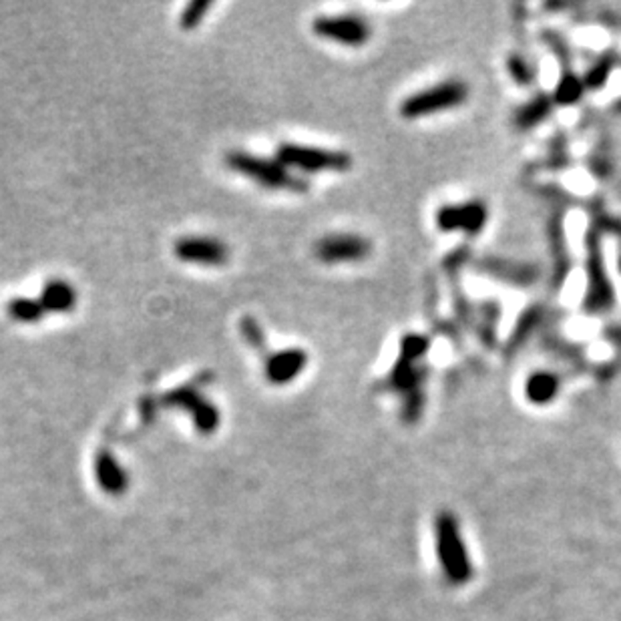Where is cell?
I'll list each match as a JSON object with an SVG mask.
<instances>
[{
	"label": "cell",
	"instance_id": "obj_1",
	"mask_svg": "<svg viewBox=\"0 0 621 621\" xmlns=\"http://www.w3.org/2000/svg\"><path fill=\"white\" fill-rule=\"evenodd\" d=\"M224 161L234 174L248 177L250 182L258 183L264 190L288 193H306L310 190V183L304 177L292 174V169L285 167L276 157H261L256 153L234 149L225 153Z\"/></svg>",
	"mask_w": 621,
	"mask_h": 621
},
{
	"label": "cell",
	"instance_id": "obj_2",
	"mask_svg": "<svg viewBox=\"0 0 621 621\" xmlns=\"http://www.w3.org/2000/svg\"><path fill=\"white\" fill-rule=\"evenodd\" d=\"M435 543L447 583L453 587L467 585L472 579V561L463 541L459 521L451 511H440L435 517Z\"/></svg>",
	"mask_w": 621,
	"mask_h": 621
},
{
	"label": "cell",
	"instance_id": "obj_3",
	"mask_svg": "<svg viewBox=\"0 0 621 621\" xmlns=\"http://www.w3.org/2000/svg\"><path fill=\"white\" fill-rule=\"evenodd\" d=\"M471 89L461 79H447L404 97L398 105V115L406 121H419L443 111L463 107L469 101Z\"/></svg>",
	"mask_w": 621,
	"mask_h": 621
},
{
	"label": "cell",
	"instance_id": "obj_4",
	"mask_svg": "<svg viewBox=\"0 0 621 621\" xmlns=\"http://www.w3.org/2000/svg\"><path fill=\"white\" fill-rule=\"evenodd\" d=\"M585 282L583 306L587 312L608 314L616 306V288L609 277L598 227H591L585 235Z\"/></svg>",
	"mask_w": 621,
	"mask_h": 621
},
{
	"label": "cell",
	"instance_id": "obj_5",
	"mask_svg": "<svg viewBox=\"0 0 621 621\" xmlns=\"http://www.w3.org/2000/svg\"><path fill=\"white\" fill-rule=\"evenodd\" d=\"M276 159L284 163L288 169L302 171V174H345L353 169V155L340 149H324L302 143H280L276 151Z\"/></svg>",
	"mask_w": 621,
	"mask_h": 621
},
{
	"label": "cell",
	"instance_id": "obj_6",
	"mask_svg": "<svg viewBox=\"0 0 621 621\" xmlns=\"http://www.w3.org/2000/svg\"><path fill=\"white\" fill-rule=\"evenodd\" d=\"M312 32L316 37L330 43L350 48H361L370 43L372 27L361 14H324L312 21Z\"/></svg>",
	"mask_w": 621,
	"mask_h": 621
},
{
	"label": "cell",
	"instance_id": "obj_7",
	"mask_svg": "<svg viewBox=\"0 0 621 621\" xmlns=\"http://www.w3.org/2000/svg\"><path fill=\"white\" fill-rule=\"evenodd\" d=\"M489 206L483 200H469L461 203H445L435 214V224L443 234L479 235L487 227Z\"/></svg>",
	"mask_w": 621,
	"mask_h": 621
},
{
	"label": "cell",
	"instance_id": "obj_8",
	"mask_svg": "<svg viewBox=\"0 0 621 621\" xmlns=\"http://www.w3.org/2000/svg\"><path fill=\"white\" fill-rule=\"evenodd\" d=\"M372 253V242L361 234H328L314 243V258L326 266L361 264Z\"/></svg>",
	"mask_w": 621,
	"mask_h": 621
},
{
	"label": "cell",
	"instance_id": "obj_9",
	"mask_svg": "<svg viewBox=\"0 0 621 621\" xmlns=\"http://www.w3.org/2000/svg\"><path fill=\"white\" fill-rule=\"evenodd\" d=\"M161 403L166 406H175L183 408L191 414L195 429L203 435H209L219 427V411L217 406L211 403L209 398L201 395V390L198 388V384H183V387H177L174 390H169L163 395Z\"/></svg>",
	"mask_w": 621,
	"mask_h": 621
},
{
	"label": "cell",
	"instance_id": "obj_10",
	"mask_svg": "<svg viewBox=\"0 0 621 621\" xmlns=\"http://www.w3.org/2000/svg\"><path fill=\"white\" fill-rule=\"evenodd\" d=\"M174 253L183 264L222 268L230 259V246L211 235H183L174 243Z\"/></svg>",
	"mask_w": 621,
	"mask_h": 621
},
{
	"label": "cell",
	"instance_id": "obj_11",
	"mask_svg": "<svg viewBox=\"0 0 621 621\" xmlns=\"http://www.w3.org/2000/svg\"><path fill=\"white\" fill-rule=\"evenodd\" d=\"M310 354L308 350L292 346L266 353L264 356V376L274 387H285L298 379L308 369Z\"/></svg>",
	"mask_w": 621,
	"mask_h": 621
},
{
	"label": "cell",
	"instance_id": "obj_12",
	"mask_svg": "<svg viewBox=\"0 0 621 621\" xmlns=\"http://www.w3.org/2000/svg\"><path fill=\"white\" fill-rule=\"evenodd\" d=\"M563 388V380L557 372L537 369L523 382V396L533 406H549L557 400Z\"/></svg>",
	"mask_w": 621,
	"mask_h": 621
},
{
	"label": "cell",
	"instance_id": "obj_13",
	"mask_svg": "<svg viewBox=\"0 0 621 621\" xmlns=\"http://www.w3.org/2000/svg\"><path fill=\"white\" fill-rule=\"evenodd\" d=\"M38 300L47 314H71L79 304V293L75 285L64 277H51L40 290Z\"/></svg>",
	"mask_w": 621,
	"mask_h": 621
},
{
	"label": "cell",
	"instance_id": "obj_14",
	"mask_svg": "<svg viewBox=\"0 0 621 621\" xmlns=\"http://www.w3.org/2000/svg\"><path fill=\"white\" fill-rule=\"evenodd\" d=\"M422 380H424V369L421 362H411L406 361V358H400L392 366L387 380V388L392 392H398V395H411V392H416L422 388Z\"/></svg>",
	"mask_w": 621,
	"mask_h": 621
},
{
	"label": "cell",
	"instance_id": "obj_15",
	"mask_svg": "<svg viewBox=\"0 0 621 621\" xmlns=\"http://www.w3.org/2000/svg\"><path fill=\"white\" fill-rule=\"evenodd\" d=\"M549 240H551V251H553V284L555 288L563 285L571 272V258L567 250V238L566 230H563V222L557 219L549 227Z\"/></svg>",
	"mask_w": 621,
	"mask_h": 621
},
{
	"label": "cell",
	"instance_id": "obj_16",
	"mask_svg": "<svg viewBox=\"0 0 621 621\" xmlns=\"http://www.w3.org/2000/svg\"><path fill=\"white\" fill-rule=\"evenodd\" d=\"M483 268L491 276L513 284H533L539 277L537 268L529 264H513V261L505 259H487L483 261Z\"/></svg>",
	"mask_w": 621,
	"mask_h": 621
},
{
	"label": "cell",
	"instance_id": "obj_17",
	"mask_svg": "<svg viewBox=\"0 0 621 621\" xmlns=\"http://www.w3.org/2000/svg\"><path fill=\"white\" fill-rule=\"evenodd\" d=\"M587 91L583 77H579L574 71L561 72V77L555 85L551 99L555 105H561V107H571V105H577L582 101L583 93Z\"/></svg>",
	"mask_w": 621,
	"mask_h": 621
},
{
	"label": "cell",
	"instance_id": "obj_18",
	"mask_svg": "<svg viewBox=\"0 0 621 621\" xmlns=\"http://www.w3.org/2000/svg\"><path fill=\"white\" fill-rule=\"evenodd\" d=\"M553 105L555 103L551 99V95H537L535 99H531L517 111V115H515V125H517L521 131H529L537 127L539 123H543V121L549 117Z\"/></svg>",
	"mask_w": 621,
	"mask_h": 621
},
{
	"label": "cell",
	"instance_id": "obj_19",
	"mask_svg": "<svg viewBox=\"0 0 621 621\" xmlns=\"http://www.w3.org/2000/svg\"><path fill=\"white\" fill-rule=\"evenodd\" d=\"M6 316L11 320L19 324H38L43 320L47 310L40 304V300L37 298H27V296H16L6 302Z\"/></svg>",
	"mask_w": 621,
	"mask_h": 621
},
{
	"label": "cell",
	"instance_id": "obj_20",
	"mask_svg": "<svg viewBox=\"0 0 621 621\" xmlns=\"http://www.w3.org/2000/svg\"><path fill=\"white\" fill-rule=\"evenodd\" d=\"M505 67H506V72H509V77L521 87L533 85V81L537 79L535 67L529 63L527 56H523L521 53H511L509 56H506Z\"/></svg>",
	"mask_w": 621,
	"mask_h": 621
},
{
	"label": "cell",
	"instance_id": "obj_21",
	"mask_svg": "<svg viewBox=\"0 0 621 621\" xmlns=\"http://www.w3.org/2000/svg\"><path fill=\"white\" fill-rule=\"evenodd\" d=\"M429 348H430V340L427 336H422V334H416V332H408L400 338L398 356L406 358V361L411 362H422V358L429 353Z\"/></svg>",
	"mask_w": 621,
	"mask_h": 621
},
{
	"label": "cell",
	"instance_id": "obj_22",
	"mask_svg": "<svg viewBox=\"0 0 621 621\" xmlns=\"http://www.w3.org/2000/svg\"><path fill=\"white\" fill-rule=\"evenodd\" d=\"M616 63H617L616 53H608L606 56H601V59L585 72V77H583L585 87L587 89H601L603 85L608 83L611 71L616 69Z\"/></svg>",
	"mask_w": 621,
	"mask_h": 621
},
{
	"label": "cell",
	"instance_id": "obj_23",
	"mask_svg": "<svg viewBox=\"0 0 621 621\" xmlns=\"http://www.w3.org/2000/svg\"><path fill=\"white\" fill-rule=\"evenodd\" d=\"M240 332L243 342L256 353H264L266 350V332L261 328V324L253 316H243L240 320Z\"/></svg>",
	"mask_w": 621,
	"mask_h": 621
},
{
	"label": "cell",
	"instance_id": "obj_24",
	"mask_svg": "<svg viewBox=\"0 0 621 621\" xmlns=\"http://www.w3.org/2000/svg\"><path fill=\"white\" fill-rule=\"evenodd\" d=\"M211 6L214 4H211L209 0H195V3H190L183 8L182 16H179V27L183 30L198 29L203 19H206V14L211 11Z\"/></svg>",
	"mask_w": 621,
	"mask_h": 621
},
{
	"label": "cell",
	"instance_id": "obj_25",
	"mask_svg": "<svg viewBox=\"0 0 621 621\" xmlns=\"http://www.w3.org/2000/svg\"><path fill=\"white\" fill-rule=\"evenodd\" d=\"M424 400H427V396H424V392L422 388L421 390H416V392H411V395H406L404 396V403H403V411H400V414H403V421L408 422V424H413L421 419V414L424 411Z\"/></svg>",
	"mask_w": 621,
	"mask_h": 621
},
{
	"label": "cell",
	"instance_id": "obj_26",
	"mask_svg": "<svg viewBox=\"0 0 621 621\" xmlns=\"http://www.w3.org/2000/svg\"><path fill=\"white\" fill-rule=\"evenodd\" d=\"M97 467H99V475L103 479V483H109V481H111V485H115V483H119L121 477H123V475H121L119 464L107 453H103L99 456V461H97Z\"/></svg>",
	"mask_w": 621,
	"mask_h": 621
},
{
	"label": "cell",
	"instance_id": "obj_27",
	"mask_svg": "<svg viewBox=\"0 0 621 621\" xmlns=\"http://www.w3.org/2000/svg\"><path fill=\"white\" fill-rule=\"evenodd\" d=\"M617 264H619V272H621V253H619V259H617Z\"/></svg>",
	"mask_w": 621,
	"mask_h": 621
}]
</instances>
